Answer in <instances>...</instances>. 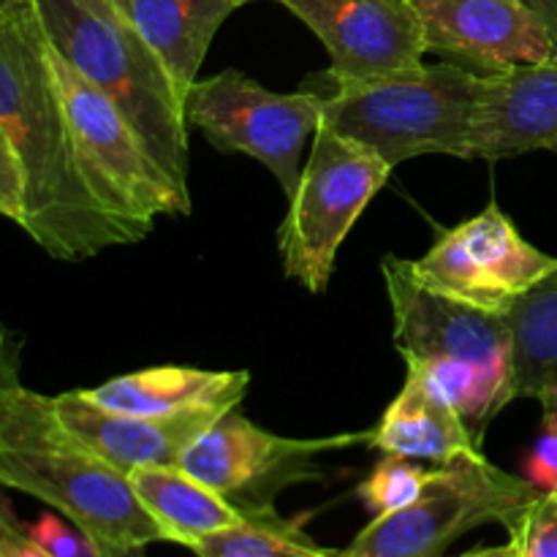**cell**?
<instances>
[{"label":"cell","mask_w":557,"mask_h":557,"mask_svg":"<svg viewBox=\"0 0 557 557\" xmlns=\"http://www.w3.org/2000/svg\"><path fill=\"white\" fill-rule=\"evenodd\" d=\"M0 128L25 163V234L60 261H85L139 234L96 196L71 136L36 11L0 16Z\"/></svg>","instance_id":"obj_1"},{"label":"cell","mask_w":557,"mask_h":557,"mask_svg":"<svg viewBox=\"0 0 557 557\" xmlns=\"http://www.w3.org/2000/svg\"><path fill=\"white\" fill-rule=\"evenodd\" d=\"M0 487L52 506L98 553L166 542L128 473L79 444L54 417L52 397L22 386L20 375L0 389Z\"/></svg>","instance_id":"obj_2"},{"label":"cell","mask_w":557,"mask_h":557,"mask_svg":"<svg viewBox=\"0 0 557 557\" xmlns=\"http://www.w3.org/2000/svg\"><path fill=\"white\" fill-rule=\"evenodd\" d=\"M33 11L47 41L125 114L163 177L190 201L185 101L158 54L90 0H33Z\"/></svg>","instance_id":"obj_3"},{"label":"cell","mask_w":557,"mask_h":557,"mask_svg":"<svg viewBox=\"0 0 557 557\" xmlns=\"http://www.w3.org/2000/svg\"><path fill=\"white\" fill-rule=\"evenodd\" d=\"M484 74L441 60L373 82H324L321 123L392 169L417 156L473 161Z\"/></svg>","instance_id":"obj_4"},{"label":"cell","mask_w":557,"mask_h":557,"mask_svg":"<svg viewBox=\"0 0 557 557\" xmlns=\"http://www.w3.org/2000/svg\"><path fill=\"white\" fill-rule=\"evenodd\" d=\"M389 174L392 166L379 152L321 123L286 218L277 228V250L286 277L310 294L326 292L337 250Z\"/></svg>","instance_id":"obj_5"},{"label":"cell","mask_w":557,"mask_h":557,"mask_svg":"<svg viewBox=\"0 0 557 557\" xmlns=\"http://www.w3.org/2000/svg\"><path fill=\"white\" fill-rule=\"evenodd\" d=\"M542 490L506 473L484 455L438 466L413 504L381 515L343 549L341 557H444L457 539L500 522L509 528Z\"/></svg>","instance_id":"obj_6"},{"label":"cell","mask_w":557,"mask_h":557,"mask_svg":"<svg viewBox=\"0 0 557 557\" xmlns=\"http://www.w3.org/2000/svg\"><path fill=\"white\" fill-rule=\"evenodd\" d=\"M47 49L71 136L101 205L141 239L158 215H188L190 201L163 177L125 114L49 41Z\"/></svg>","instance_id":"obj_7"},{"label":"cell","mask_w":557,"mask_h":557,"mask_svg":"<svg viewBox=\"0 0 557 557\" xmlns=\"http://www.w3.org/2000/svg\"><path fill=\"white\" fill-rule=\"evenodd\" d=\"M185 120L215 150L264 163L292 201L302 177V150L321 125V92L267 90L243 71L226 69L190 87Z\"/></svg>","instance_id":"obj_8"},{"label":"cell","mask_w":557,"mask_h":557,"mask_svg":"<svg viewBox=\"0 0 557 557\" xmlns=\"http://www.w3.org/2000/svg\"><path fill=\"white\" fill-rule=\"evenodd\" d=\"M411 272L424 288L493 315H506L557 272V256L528 243L498 205L441 232Z\"/></svg>","instance_id":"obj_9"},{"label":"cell","mask_w":557,"mask_h":557,"mask_svg":"<svg viewBox=\"0 0 557 557\" xmlns=\"http://www.w3.org/2000/svg\"><path fill=\"white\" fill-rule=\"evenodd\" d=\"M368 441L370 430L332 438H286L232 408L185 449L180 468L253 515L275 509L281 490L319 479L321 471L313 462L319 455Z\"/></svg>","instance_id":"obj_10"},{"label":"cell","mask_w":557,"mask_h":557,"mask_svg":"<svg viewBox=\"0 0 557 557\" xmlns=\"http://www.w3.org/2000/svg\"><path fill=\"white\" fill-rule=\"evenodd\" d=\"M381 272L392 308V337L406 362H466L511 379L506 315L484 313L430 292L413 277L411 261L395 253L384 256Z\"/></svg>","instance_id":"obj_11"},{"label":"cell","mask_w":557,"mask_h":557,"mask_svg":"<svg viewBox=\"0 0 557 557\" xmlns=\"http://www.w3.org/2000/svg\"><path fill=\"white\" fill-rule=\"evenodd\" d=\"M330 52L326 82H373L424 65L422 22L406 0H277Z\"/></svg>","instance_id":"obj_12"},{"label":"cell","mask_w":557,"mask_h":557,"mask_svg":"<svg viewBox=\"0 0 557 557\" xmlns=\"http://www.w3.org/2000/svg\"><path fill=\"white\" fill-rule=\"evenodd\" d=\"M417 11L428 52L476 74L539 63L557 38L520 0H406Z\"/></svg>","instance_id":"obj_13"},{"label":"cell","mask_w":557,"mask_h":557,"mask_svg":"<svg viewBox=\"0 0 557 557\" xmlns=\"http://www.w3.org/2000/svg\"><path fill=\"white\" fill-rule=\"evenodd\" d=\"M52 411L79 444L123 473L180 466L185 449L226 413L223 408H196L169 417L120 413L85 400L79 389L52 397Z\"/></svg>","instance_id":"obj_14"},{"label":"cell","mask_w":557,"mask_h":557,"mask_svg":"<svg viewBox=\"0 0 557 557\" xmlns=\"http://www.w3.org/2000/svg\"><path fill=\"white\" fill-rule=\"evenodd\" d=\"M557 152V44L539 63L484 74L473 158Z\"/></svg>","instance_id":"obj_15"},{"label":"cell","mask_w":557,"mask_h":557,"mask_svg":"<svg viewBox=\"0 0 557 557\" xmlns=\"http://www.w3.org/2000/svg\"><path fill=\"white\" fill-rule=\"evenodd\" d=\"M248 370H199L183 364L147 368L139 373L117 375L92 389H79L85 400L120 413L169 417L196 408H239L248 395Z\"/></svg>","instance_id":"obj_16"},{"label":"cell","mask_w":557,"mask_h":557,"mask_svg":"<svg viewBox=\"0 0 557 557\" xmlns=\"http://www.w3.org/2000/svg\"><path fill=\"white\" fill-rule=\"evenodd\" d=\"M234 0H112V11L158 54L180 98L199 82L212 38L237 11Z\"/></svg>","instance_id":"obj_17"},{"label":"cell","mask_w":557,"mask_h":557,"mask_svg":"<svg viewBox=\"0 0 557 557\" xmlns=\"http://www.w3.org/2000/svg\"><path fill=\"white\" fill-rule=\"evenodd\" d=\"M368 446L384 455L428 460L433 466H449L460 457L482 455V441L471 433L460 413L438 392L430 389L428 381L408 370L400 395L370 430Z\"/></svg>","instance_id":"obj_18"},{"label":"cell","mask_w":557,"mask_h":557,"mask_svg":"<svg viewBox=\"0 0 557 557\" xmlns=\"http://www.w3.org/2000/svg\"><path fill=\"white\" fill-rule=\"evenodd\" d=\"M128 482L141 506L166 533V542L183 544L185 549L210 533L226 531L248 520V511L180 466L136 468L128 473Z\"/></svg>","instance_id":"obj_19"},{"label":"cell","mask_w":557,"mask_h":557,"mask_svg":"<svg viewBox=\"0 0 557 557\" xmlns=\"http://www.w3.org/2000/svg\"><path fill=\"white\" fill-rule=\"evenodd\" d=\"M511 332V403L539 397L557 381V272L506 313Z\"/></svg>","instance_id":"obj_20"},{"label":"cell","mask_w":557,"mask_h":557,"mask_svg":"<svg viewBox=\"0 0 557 557\" xmlns=\"http://www.w3.org/2000/svg\"><path fill=\"white\" fill-rule=\"evenodd\" d=\"M196 557H341L335 549L319 547L297 522L270 511H253L248 520L226 531L210 533L190 544Z\"/></svg>","instance_id":"obj_21"},{"label":"cell","mask_w":557,"mask_h":557,"mask_svg":"<svg viewBox=\"0 0 557 557\" xmlns=\"http://www.w3.org/2000/svg\"><path fill=\"white\" fill-rule=\"evenodd\" d=\"M435 471H438V466L428 468L419 460L384 455L375 462L373 473L359 484L357 495L375 517L392 515V511L413 504L424 493V487L433 482Z\"/></svg>","instance_id":"obj_22"},{"label":"cell","mask_w":557,"mask_h":557,"mask_svg":"<svg viewBox=\"0 0 557 557\" xmlns=\"http://www.w3.org/2000/svg\"><path fill=\"white\" fill-rule=\"evenodd\" d=\"M506 531L520 557H557V490L539 495Z\"/></svg>","instance_id":"obj_23"},{"label":"cell","mask_w":557,"mask_h":557,"mask_svg":"<svg viewBox=\"0 0 557 557\" xmlns=\"http://www.w3.org/2000/svg\"><path fill=\"white\" fill-rule=\"evenodd\" d=\"M27 205V177L25 163L9 131L0 128V215L14 221L16 226L25 223Z\"/></svg>","instance_id":"obj_24"},{"label":"cell","mask_w":557,"mask_h":557,"mask_svg":"<svg viewBox=\"0 0 557 557\" xmlns=\"http://www.w3.org/2000/svg\"><path fill=\"white\" fill-rule=\"evenodd\" d=\"M30 536L49 557H98L96 544L69 520L44 515L30 525Z\"/></svg>","instance_id":"obj_25"},{"label":"cell","mask_w":557,"mask_h":557,"mask_svg":"<svg viewBox=\"0 0 557 557\" xmlns=\"http://www.w3.org/2000/svg\"><path fill=\"white\" fill-rule=\"evenodd\" d=\"M528 482L536 484L542 493L557 490V417L544 411L542 433H539L536 444H533L531 455L525 460Z\"/></svg>","instance_id":"obj_26"},{"label":"cell","mask_w":557,"mask_h":557,"mask_svg":"<svg viewBox=\"0 0 557 557\" xmlns=\"http://www.w3.org/2000/svg\"><path fill=\"white\" fill-rule=\"evenodd\" d=\"M0 557H49L0 493Z\"/></svg>","instance_id":"obj_27"},{"label":"cell","mask_w":557,"mask_h":557,"mask_svg":"<svg viewBox=\"0 0 557 557\" xmlns=\"http://www.w3.org/2000/svg\"><path fill=\"white\" fill-rule=\"evenodd\" d=\"M20 375V343L0 330V389Z\"/></svg>","instance_id":"obj_28"},{"label":"cell","mask_w":557,"mask_h":557,"mask_svg":"<svg viewBox=\"0 0 557 557\" xmlns=\"http://www.w3.org/2000/svg\"><path fill=\"white\" fill-rule=\"evenodd\" d=\"M520 3H525L533 14L542 16L557 38V0H520Z\"/></svg>","instance_id":"obj_29"},{"label":"cell","mask_w":557,"mask_h":557,"mask_svg":"<svg viewBox=\"0 0 557 557\" xmlns=\"http://www.w3.org/2000/svg\"><path fill=\"white\" fill-rule=\"evenodd\" d=\"M457 557H520L517 555L515 544H500V547H484V549H471L466 555H457Z\"/></svg>","instance_id":"obj_30"},{"label":"cell","mask_w":557,"mask_h":557,"mask_svg":"<svg viewBox=\"0 0 557 557\" xmlns=\"http://www.w3.org/2000/svg\"><path fill=\"white\" fill-rule=\"evenodd\" d=\"M33 11V0H0V16L27 14Z\"/></svg>","instance_id":"obj_31"},{"label":"cell","mask_w":557,"mask_h":557,"mask_svg":"<svg viewBox=\"0 0 557 557\" xmlns=\"http://www.w3.org/2000/svg\"><path fill=\"white\" fill-rule=\"evenodd\" d=\"M98 557H147V547H117V549H101Z\"/></svg>","instance_id":"obj_32"},{"label":"cell","mask_w":557,"mask_h":557,"mask_svg":"<svg viewBox=\"0 0 557 557\" xmlns=\"http://www.w3.org/2000/svg\"><path fill=\"white\" fill-rule=\"evenodd\" d=\"M539 403H542V408H544V411L555 413V417H557V381H555L553 386H549L547 392H544L542 397H539Z\"/></svg>","instance_id":"obj_33"},{"label":"cell","mask_w":557,"mask_h":557,"mask_svg":"<svg viewBox=\"0 0 557 557\" xmlns=\"http://www.w3.org/2000/svg\"><path fill=\"white\" fill-rule=\"evenodd\" d=\"M98 11H107V14H114L112 11V0H90Z\"/></svg>","instance_id":"obj_34"},{"label":"cell","mask_w":557,"mask_h":557,"mask_svg":"<svg viewBox=\"0 0 557 557\" xmlns=\"http://www.w3.org/2000/svg\"><path fill=\"white\" fill-rule=\"evenodd\" d=\"M237 5H245V3H253V0H234Z\"/></svg>","instance_id":"obj_35"}]
</instances>
